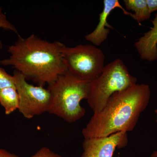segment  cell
<instances>
[{"label": "cell", "mask_w": 157, "mask_h": 157, "mask_svg": "<svg viewBox=\"0 0 157 157\" xmlns=\"http://www.w3.org/2000/svg\"><path fill=\"white\" fill-rule=\"evenodd\" d=\"M63 43L48 42L32 34L26 38L18 36L8 47L9 56L0 60V64L11 66L39 85H50L66 73Z\"/></svg>", "instance_id": "cell-1"}, {"label": "cell", "mask_w": 157, "mask_h": 157, "mask_svg": "<svg viewBox=\"0 0 157 157\" xmlns=\"http://www.w3.org/2000/svg\"><path fill=\"white\" fill-rule=\"evenodd\" d=\"M151 95L149 85L136 84L113 94L101 111L94 113L82 130L84 138L106 137L131 132L148 106Z\"/></svg>", "instance_id": "cell-2"}, {"label": "cell", "mask_w": 157, "mask_h": 157, "mask_svg": "<svg viewBox=\"0 0 157 157\" xmlns=\"http://www.w3.org/2000/svg\"><path fill=\"white\" fill-rule=\"evenodd\" d=\"M91 82L83 80L67 71L47 88L51 95V104L48 112L69 123L75 122L85 115L81 106L87 100Z\"/></svg>", "instance_id": "cell-3"}, {"label": "cell", "mask_w": 157, "mask_h": 157, "mask_svg": "<svg viewBox=\"0 0 157 157\" xmlns=\"http://www.w3.org/2000/svg\"><path fill=\"white\" fill-rule=\"evenodd\" d=\"M122 60L117 59L104 66L101 74L91 82L88 104L94 113L100 112L115 93L137 84Z\"/></svg>", "instance_id": "cell-4"}, {"label": "cell", "mask_w": 157, "mask_h": 157, "mask_svg": "<svg viewBox=\"0 0 157 157\" xmlns=\"http://www.w3.org/2000/svg\"><path fill=\"white\" fill-rule=\"evenodd\" d=\"M63 56L67 70L78 78L91 82L101 74L105 56L100 48L91 45L75 47L65 45Z\"/></svg>", "instance_id": "cell-5"}, {"label": "cell", "mask_w": 157, "mask_h": 157, "mask_svg": "<svg viewBox=\"0 0 157 157\" xmlns=\"http://www.w3.org/2000/svg\"><path fill=\"white\" fill-rule=\"evenodd\" d=\"M19 98L18 110L25 118L48 112L51 104V95L48 88L30 84L22 74L14 70L13 75Z\"/></svg>", "instance_id": "cell-6"}, {"label": "cell", "mask_w": 157, "mask_h": 157, "mask_svg": "<svg viewBox=\"0 0 157 157\" xmlns=\"http://www.w3.org/2000/svg\"><path fill=\"white\" fill-rule=\"evenodd\" d=\"M128 143V134L124 132L106 137L84 138L80 157H113L116 149L124 148Z\"/></svg>", "instance_id": "cell-7"}, {"label": "cell", "mask_w": 157, "mask_h": 157, "mask_svg": "<svg viewBox=\"0 0 157 157\" xmlns=\"http://www.w3.org/2000/svg\"><path fill=\"white\" fill-rule=\"evenodd\" d=\"M116 8L122 10L125 15H129L134 18V14L127 11L121 5L118 0H104V9L99 15V22L97 27L90 33L88 34L85 38L87 41L91 42L96 46H99L106 40L109 33V29H113L112 26L107 22V19L113 10Z\"/></svg>", "instance_id": "cell-8"}, {"label": "cell", "mask_w": 157, "mask_h": 157, "mask_svg": "<svg viewBox=\"0 0 157 157\" xmlns=\"http://www.w3.org/2000/svg\"><path fill=\"white\" fill-rule=\"evenodd\" d=\"M152 21L153 27L135 43L140 58L151 62L157 59V14Z\"/></svg>", "instance_id": "cell-9"}, {"label": "cell", "mask_w": 157, "mask_h": 157, "mask_svg": "<svg viewBox=\"0 0 157 157\" xmlns=\"http://www.w3.org/2000/svg\"><path fill=\"white\" fill-rule=\"evenodd\" d=\"M0 104L4 107L6 115L18 109L19 98L16 87H9L0 90Z\"/></svg>", "instance_id": "cell-10"}, {"label": "cell", "mask_w": 157, "mask_h": 157, "mask_svg": "<svg viewBox=\"0 0 157 157\" xmlns=\"http://www.w3.org/2000/svg\"><path fill=\"white\" fill-rule=\"evenodd\" d=\"M124 2L127 9L135 12L133 19L138 23L149 19L151 13L146 0H124Z\"/></svg>", "instance_id": "cell-11"}, {"label": "cell", "mask_w": 157, "mask_h": 157, "mask_svg": "<svg viewBox=\"0 0 157 157\" xmlns=\"http://www.w3.org/2000/svg\"><path fill=\"white\" fill-rule=\"evenodd\" d=\"M0 28L5 30L10 31L15 33H18L17 29L7 18L6 14L3 12L2 9L0 7ZM3 48V44L0 41V50Z\"/></svg>", "instance_id": "cell-12"}, {"label": "cell", "mask_w": 157, "mask_h": 157, "mask_svg": "<svg viewBox=\"0 0 157 157\" xmlns=\"http://www.w3.org/2000/svg\"><path fill=\"white\" fill-rule=\"evenodd\" d=\"M9 87H15L14 76L0 67V90Z\"/></svg>", "instance_id": "cell-13"}, {"label": "cell", "mask_w": 157, "mask_h": 157, "mask_svg": "<svg viewBox=\"0 0 157 157\" xmlns=\"http://www.w3.org/2000/svg\"><path fill=\"white\" fill-rule=\"evenodd\" d=\"M30 157H62L60 155L46 147H43Z\"/></svg>", "instance_id": "cell-14"}, {"label": "cell", "mask_w": 157, "mask_h": 157, "mask_svg": "<svg viewBox=\"0 0 157 157\" xmlns=\"http://www.w3.org/2000/svg\"><path fill=\"white\" fill-rule=\"evenodd\" d=\"M151 13L157 10V0H146Z\"/></svg>", "instance_id": "cell-15"}, {"label": "cell", "mask_w": 157, "mask_h": 157, "mask_svg": "<svg viewBox=\"0 0 157 157\" xmlns=\"http://www.w3.org/2000/svg\"><path fill=\"white\" fill-rule=\"evenodd\" d=\"M0 157H19L3 149L0 148Z\"/></svg>", "instance_id": "cell-16"}, {"label": "cell", "mask_w": 157, "mask_h": 157, "mask_svg": "<svg viewBox=\"0 0 157 157\" xmlns=\"http://www.w3.org/2000/svg\"><path fill=\"white\" fill-rule=\"evenodd\" d=\"M151 157H157V150L155 151L152 153Z\"/></svg>", "instance_id": "cell-17"}, {"label": "cell", "mask_w": 157, "mask_h": 157, "mask_svg": "<svg viewBox=\"0 0 157 157\" xmlns=\"http://www.w3.org/2000/svg\"><path fill=\"white\" fill-rule=\"evenodd\" d=\"M155 113L156 116V121L157 122V109H155Z\"/></svg>", "instance_id": "cell-18"}]
</instances>
